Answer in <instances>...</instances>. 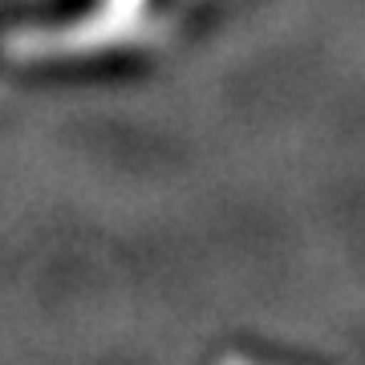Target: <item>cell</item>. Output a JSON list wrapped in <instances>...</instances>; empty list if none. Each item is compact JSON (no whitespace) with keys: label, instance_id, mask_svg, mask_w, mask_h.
I'll use <instances>...</instances> for the list:
<instances>
[{"label":"cell","instance_id":"cell-1","mask_svg":"<svg viewBox=\"0 0 365 365\" xmlns=\"http://www.w3.org/2000/svg\"><path fill=\"white\" fill-rule=\"evenodd\" d=\"M223 365H248V361H223Z\"/></svg>","mask_w":365,"mask_h":365}]
</instances>
